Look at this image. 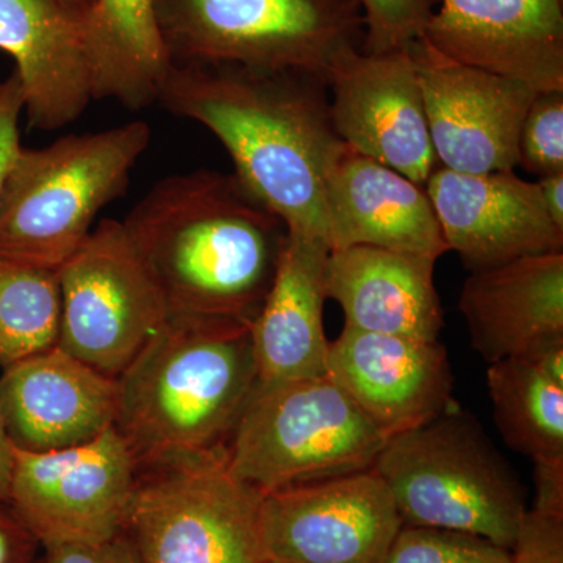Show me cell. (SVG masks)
I'll return each instance as SVG.
<instances>
[{"label":"cell","instance_id":"obj_1","mask_svg":"<svg viewBox=\"0 0 563 563\" xmlns=\"http://www.w3.org/2000/svg\"><path fill=\"white\" fill-rule=\"evenodd\" d=\"M158 103L209 129L244 187L287 224L325 240V187L347 151L336 135L328 84L314 74L228 63L173 65Z\"/></svg>","mask_w":563,"mask_h":563},{"label":"cell","instance_id":"obj_2","mask_svg":"<svg viewBox=\"0 0 563 563\" xmlns=\"http://www.w3.org/2000/svg\"><path fill=\"white\" fill-rule=\"evenodd\" d=\"M169 314L251 324L288 228L235 174L196 169L154 185L121 221Z\"/></svg>","mask_w":563,"mask_h":563},{"label":"cell","instance_id":"obj_3","mask_svg":"<svg viewBox=\"0 0 563 563\" xmlns=\"http://www.w3.org/2000/svg\"><path fill=\"white\" fill-rule=\"evenodd\" d=\"M117 380L114 428L139 470L228 455L258 383L251 324L169 314Z\"/></svg>","mask_w":563,"mask_h":563},{"label":"cell","instance_id":"obj_4","mask_svg":"<svg viewBox=\"0 0 563 563\" xmlns=\"http://www.w3.org/2000/svg\"><path fill=\"white\" fill-rule=\"evenodd\" d=\"M147 122L22 147L0 199V257L58 269L90 236L103 207L124 195L150 147Z\"/></svg>","mask_w":563,"mask_h":563},{"label":"cell","instance_id":"obj_5","mask_svg":"<svg viewBox=\"0 0 563 563\" xmlns=\"http://www.w3.org/2000/svg\"><path fill=\"white\" fill-rule=\"evenodd\" d=\"M373 472L404 525L472 533L512 550L528 510L523 485L461 406L390 437Z\"/></svg>","mask_w":563,"mask_h":563},{"label":"cell","instance_id":"obj_6","mask_svg":"<svg viewBox=\"0 0 563 563\" xmlns=\"http://www.w3.org/2000/svg\"><path fill=\"white\" fill-rule=\"evenodd\" d=\"M387 442L329 376L258 380L229 444L228 466L265 495L369 472Z\"/></svg>","mask_w":563,"mask_h":563},{"label":"cell","instance_id":"obj_7","mask_svg":"<svg viewBox=\"0 0 563 563\" xmlns=\"http://www.w3.org/2000/svg\"><path fill=\"white\" fill-rule=\"evenodd\" d=\"M154 9L173 65L228 63L325 80L365 41L358 0H154Z\"/></svg>","mask_w":563,"mask_h":563},{"label":"cell","instance_id":"obj_8","mask_svg":"<svg viewBox=\"0 0 563 563\" xmlns=\"http://www.w3.org/2000/svg\"><path fill=\"white\" fill-rule=\"evenodd\" d=\"M263 493L233 476L228 455L139 470L124 533L140 563H266Z\"/></svg>","mask_w":563,"mask_h":563},{"label":"cell","instance_id":"obj_9","mask_svg":"<svg viewBox=\"0 0 563 563\" xmlns=\"http://www.w3.org/2000/svg\"><path fill=\"white\" fill-rule=\"evenodd\" d=\"M58 346L114 379L169 318L121 221L99 222L58 268Z\"/></svg>","mask_w":563,"mask_h":563},{"label":"cell","instance_id":"obj_10","mask_svg":"<svg viewBox=\"0 0 563 563\" xmlns=\"http://www.w3.org/2000/svg\"><path fill=\"white\" fill-rule=\"evenodd\" d=\"M136 476L117 428L49 453L13 448L9 504L43 548L103 543L124 532Z\"/></svg>","mask_w":563,"mask_h":563},{"label":"cell","instance_id":"obj_11","mask_svg":"<svg viewBox=\"0 0 563 563\" xmlns=\"http://www.w3.org/2000/svg\"><path fill=\"white\" fill-rule=\"evenodd\" d=\"M402 525L373 470L262 496L266 562L383 563Z\"/></svg>","mask_w":563,"mask_h":563},{"label":"cell","instance_id":"obj_12","mask_svg":"<svg viewBox=\"0 0 563 563\" xmlns=\"http://www.w3.org/2000/svg\"><path fill=\"white\" fill-rule=\"evenodd\" d=\"M410 52L439 165L463 174L514 172L521 124L539 91L451 60L421 38Z\"/></svg>","mask_w":563,"mask_h":563},{"label":"cell","instance_id":"obj_13","mask_svg":"<svg viewBox=\"0 0 563 563\" xmlns=\"http://www.w3.org/2000/svg\"><path fill=\"white\" fill-rule=\"evenodd\" d=\"M333 129L363 157L424 187L439 168L412 52H346L325 79Z\"/></svg>","mask_w":563,"mask_h":563},{"label":"cell","instance_id":"obj_14","mask_svg":"<svg viewBox=\"0 0 563 563\" xmlns=\"http://www.w3.org/2000/svg\"><path fill=\"white\" fill-rule=\"evenodd\" d=\"M328 376L388 439L459 407L450 357L439 340L344 325L329 344Z\"/></svg>","mask_w":563,"mask_h":563},{"label":"cell","instance_id":"obj_15","mask_svg":"<svg viewBox=\"0 0 563 563\" xmlns=\"http://www.w3.org/2000/svg\"><path fill=\"white\" fill-rule=\"evenodd\" d=\"M424 188L448 250L470 272L563 252V232L548 217L537 181L514 172L463 174L439 166Z\"/></svg>","mask_w":563,"mask_h":563},{"label":"cell","instance_id":"obj_16","mask_svg":"<svg viewBox=\"0 0 563 563\" xmlns=\"http://www.w3.org/2000/svg\"><path fill=\"white\" fill-rule=\"evenodd\" d=\"M421 40L532 90L563 91V0H442Z\"/></svg>","mask_w":563,"mask_h":563},{"label":"cell","instance_id":"obj_17","mask_svg":"<svg viewBox=\"0 0 563 563\" xmlns=\"http://www.w3.org/2000/svg\"><path fill=\"white\" fill-rule=\"evenodd\" d=\"M0 415L16 450L77 446L114 428L118 380L55 346L3 369Z\"/></svg>","mask_w":563,"mask_h":563},{"label":"cell","instance_id":"obj_18","mask_svg":"<svg viewBox=\"0 0 563 563\" xmlns=\"http://www.w3.org/2000/svg\"><path fill=\"white\" fill-rule=\"evenodd\" d=\"M0 51L16 65L31 128L58 131L95 101L81 14L57 0H0Z\"/></svg>","mask_w":563,"mask_h":563},{"label":"cell","instance_id":"obj_19","mask_svg":"<svg viewBox=\"0 0 563 563\" xmlns=\"http://www.w3.org/2000/svg\"><path fill=\"white\" fill-rule=\"evenodd\" d=\"M324 207L331 251L372 246L433 261L450 251L426 188L350 147L329 176Z\"/></svg>","mask_w":563,"mask_h":563},{"label":"cell","instance_id":"obj_20","mask_svg":"<svg viewBox=\"0 0 563 563\" xmlns=\"http://www.w3.org/2000/svg\"><path fill=\"white\" fill-rule=\"evenodd\" d=\"M459 310L474 351L488 365L563 343V252L472 272Z\"/></svg>","mask_w":563,"mask_h":563},{"label":"cell","instance_id":"obj_21","mask_svg":"<svg viewBox=\"0 0 563 563\" xmlns=\"http://www.w3.org/2000/svg\"><path fill=\"white\" fill-rule=\"evenodd\" d=\"M435 262L372 246L331 251L325 296L340 303L347 328L433 342L444 325Z\"/></svg>","mask_w":563,"mask_h":563},{"label":"cell","instance_id":"obj_22","mask_svg":"<svg viewBox=\"0 0 563 563\" xmlns=\"http://www.w3.org/2000/svg\"><path fill=\"white\" fill-rule=\"evenodd\" d=\"M325 240L288 232L276 277L251 325L258 380L328 376L329 342L322 322Z\"/></svg>","mask_w":563,"mask_h":563},{"label":"cell","instance_id":"obj_23","mask_svg":"<svg viewBox=\"0 0 563 563\" xmlns=\"http://www.w3.org/2000/svg\"><path fill=\"white\" fill-rule=\"evenodd\" d=\"M95 101L113 99L129 110L158 102L173 63L154 0H92L81 14Z\"/></svg>","mask_w":563,"mask_h":563},{"label":"cell","instance_id":"obj_24","mask_svg":"<svg viewBox=\"0 0 563 563\" xmlns=\"http://www.w3.org/2000/svg\"><path fill=\"white\" fill-rule=\"evenodd\" d=\"M487 384L507 446L532 462L563 461V387L525 358L490 363Z\"/></svg>","mask_w":563,"mask_h":563},{"label":"cell","instance_id":"obj_25","mask_svg":"<svg viewBox=\"0 0 563 563\" xmlns=\"http://www.w3.org/2000/svg\"><path fill=\"white\" fill-rule=\"evenodd\" d=\"M58 269L0 257V368L58 346Z\"/></svg>","mask_w":563,"mask_h":563},{"label":"cell","instance_id":"obj_26","mask_svg":"<svg viewBox=\"0 0 563 563\" xmlns=\"http://www.w3.org/2000/svg\"><path fill=\"white\" fill-rule=\"evenodd\" d=\"M383 563H512V553L472 533L402 525Z\"/></svg>","mask_w":563,"mask_h":563},{"label":"cell","instance_id":"obj_27","mask_svg":"<svg viewBox=\"0 0 563 563\" xmlns=\"http://www.w3.org/2000/svg\"><path fill=\"white\" fill-rule=\"evenodd\" d=\"M518 165L544 177L563 173V91H540L518 135Z\"/></svg>","mask_w":563,"mask_h":563},{"label":"cell","instance_id":"obj_28","mask_svg":"<svg viewBox=\"0 0 563 563\" xmlns=\"http://www.w3.org/2000/svg\"><path fill=\"white\" fill-rule=\"evenodd\" d=\"M365 22L363 51L385 54L409 49L421 38L437 0H358Z\"/></svg>","mask_w":563,"mask_h":563},{"label":"cell","instance_id":"obj_29","mask_svg":"<svg viewBox=\"0 0 563 563\" xmlns=\"http://www.w3.org/2000/svg\"><path fill=\"white\" fill-rule=\"evenodd\" d=\"M512 563H563V518L526 510Z\"/></svg>","mask_w":563,"mask_h":563},{"label":"cell","instance_id":"obj_30","mask_svg":"<svg viewBox=\"0 0 563 563\" xmlns=\"http://www.w3.org/2000/svg\"><path fill=\"white\" fill-rule=\"evenodd\" d=\"M24 113V95L20 77L11 73L0 80V199L11 165L21 150L20 120Z\"/></svg>","mask_w":563,"mask_h":563},{"label":"cell","instance_id":"obj_31","mask_svg":"<svg viewBox=\"0 0 563 563\" xmlns=\"http://www.w3.org/2000/svg\"><path fill=\"white\" fill-rule=\"evenodd\" d=\"M40 563H140L139 555L124 532L96 544H57L43 548Z\"/></svg>","mask_w":563,"mask_h":563},{"label":"cell","instance_id":"obj_32","mask_svg":"<svg viewBox=\"0 0 563 563\" xmlns=\"http://www.w3.org/2000/svg\"><path fill=\"white\" fill-rule=\"evenodd\" d=\"M40 547L10 504L0 501V563H33Z\"/></svg>","mask_w":563,"mask_h":563},{"label":"cell","instance_id":"obj_33","mask_svg":"<svg viewBox=\"0 0 563 563\" xmlns=\"http://www.w3.org/2000/svg\"><path fill=\"white\" fill-rule=\"evenodd\" d=\"M533 512L563 518V461L533 462Z\"/></svg>","mask_w":563,"mask_h":563},{"label":"cell","instance_id":"obj_34","mask_svg":"<svg viewBox=\"0 0 563 563\" xmlns=\"http://www.w3.org/2000/svg\"><path fill=\"white\" fill-rule=\"evenodd\" d=\"M537 187L548 217L554 222L555 228L563 232V173L540 177Z\"/></svg>","mask_w":563,"mask_h":563},{"label":"cell","instance_id":"obj_35","mask_svg":"<svg viewBox=\"0 0 563 563\" xmlns=\"http://www.w3.org/2000/svg\"><path fill=\"white\" fill-rule=\"evenodd\" d=\"M525 361L531 362L548 379L563 387V343L543 347Z\"/></svg>","mask_w":563,"mask_h":563},{"label":"cell","instance_id":"obj_36","mask_svg":"<svg viewBox=\"0 0 563 563\" xmlns=\"http://www.w3.org/2000/svg\"><path fill=\"white\" fill-rule=\"evenodd\" d=\"M11 468H13V444L7 435L0 415V501L9 503Z\"/></svg>","mask_w":563,"mask_h":563},{"label":"cell","instance_id":"obj_37","mask_svg":"<svg viewBox=\"0 0 563 563\" xmlns=\"http://www.w3.org/2000/svg\"><path fill=\"white\" fill-rule=\"evenodd\" d=\"M58 3L74 14H85L90 9L92 0H57Z\"/></svg>","mask_w":563,"mask_h":563},{"label":"cell","instance_id":"obj_38","mask_svg":"<svg viewBox=\"0 0 563 563\" xmlns=\"http://www.w3.org/2000/svg\"><path fill=\"white\" fill-rule=\"evenodd\" d=\"M266 563H277V562H266Z\"/></svg>","mask_w":563,"mask_h":563}]
</instances>
